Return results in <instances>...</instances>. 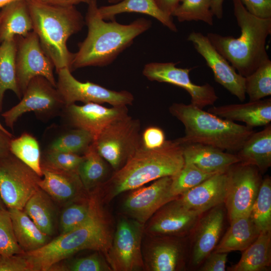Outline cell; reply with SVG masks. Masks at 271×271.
Masks as SVG:
<instances>
[{
	"instance_id": "obj_35",
	"label": "cell",
	"mask_w": 271,
	"mask_h": 271,
	"mask_svg": "<svg viewBox=\"0 0 271 271\" xmlns=\"http://www.w3.org/2000/svg\"><path fill=\"white\" fill-rule=\"evenodd\" d=\"M10 152L40 177H42L40 147L35 137L25 132L19 137L12 139Z\"/></svg>"
},
{
	"instance_id": "obj_45",
	"label": "cell",
	"mask_w": 271,
	"mask_h": 271,
	"mask_svg": "<svg viewBox=\"0 0 271 271\" xmlns=\"http://www.w3.org/2000/svg\"><path fill=\"white\" fill-rule=\"evenodd\" d=\"M166 141L164 131L157 126L148 127L141 135V146L148 150L160 148Z\"/></svg>"
},
{
	"instance_id": "obj_15",
	"label": "cell",
	"mask_w": 271,
	"mask_h": 271,
	"mask_svg": "<svg viewBox=\"0 0 271 271\" xmlns=\"http://www.w3.org/2000/svg\"><path fill=\"white\" fill-rule=\"evenodd\" d=\"M187 39L204 59L213 73L215 80L239 101H244L246 94L245 77L237 73L235 68L213 47L206 36L193 31Z\"/></svg>"
},
{
	"instance_id": "obj_5",
	"label": "cell",
	"mask_w": 271,
	"mask_h": 271,
	"mask_svg": "<svg viewBox=\"0 0 271 271\" xmlns=\"http://www.w3.org/2000/svg\"><path fill=\"white\" fill-rule=\"evenodd\" d=\"M169 112L184 126L185 135L177 139L182 144L199 143L237 153L255 131L252 127L220 117L191 103H174Z\"/></svg>"
},
{
	"instance_id": "obj_34",
	"label": "cell",
	"mask_w": 271,
	"mask_h": 271,
	"mask_svg": "<svg viewBox=\"0 0 271 271\" xmlns=\"http://www.w3.org/2000/svg\"><path fill=\"white\" fill-rule=\"evenodd\" d=\"M77 170L84 188L89 190L96 186L106 173L103 158L98 153L94 142L83 155Z\"/></svg>"
},
{
	"instance_id": "obj_18",
	"label": "cell",
	"mask_w": 271,
	"mask_h": 271,
	"mask_svg": "<svg viewBox=\"0 0 271 271\" xmlns=\"http://www.w3.org/2000/svg\"><path fill=\"white\" fill-rule=\"evenodd\" d=\"M157 211L149 227V230L156 235L187 233L197 223L201 215L186 207L178 198L167 203Z\"/></svg>"
},
{
	"instance_id": "obj_6",
	"label": "cell",
	"mask_w": 271,
	"mask_h": 271,
	"mask_svg": "<svg viewBox=\"0 0 271 271\" xmlns=\"http://www.w3.org/2000/svg\"><path fill=\"white\" fill-rule=\"evenodd\" d=\"M103 215L99 210L85 224L61 233L42 247L24 254L34 271H48L54 265L78 251L93 249L106 255L111 238Z\"/></svg>"
},
{
	"instance_id": "obj_29",
	"label": "cell",
	"mask_w": 271,
	"mask_h": 271,
	"mask_svg": "<svg viewBox=\"0 0 271 271\" xmlns=\"http://www.w3.org/2000/svg\"><path fill=\"white\" fill-rule=\"evenodd\" d=\"M271 262V230L260 232L255 241L243 250L232 271H261L268 268Z\"/></svg>"
},
{
	"instance_id": "obj_36",
	"label": "cell",
	"mask_w": 271,
	"mask_h": 271,
	"mask_svg": "<svg viewBox=\"0 0 271 271\" xmlns=\"http://www.w3.org/2000/svg\"><path fill=\"white\" fill-rule=\"evenodd\" d=\"M250 216L260 232L271 230V180L268 176L261 181Z\"/></svg>"
},
{
	"instance_id": "obj_41",
	"label": "cell",
	"mask_w": 271,
	"mask_h": 271,
	"mask_svg": "<svg viewBox=\"0 0 271 271\" xmlns=\"http://www.w3.org/2000/svg\"><path fill=\"white\" fill-rule=\"evenodd\" d=\"M83 159V156L78 154L48 150L43 157V161L41 162V168L77 172Z\"/></svg>"
},
{
	"instance_id": "obj_33",
	"label": "cell",
	"mask_w": 271,
	"mask_h": 271,
	"mask_svg": "<svg viewBox=\"0 0 271 271\" xmlns=\"http://www.w3.org/2000/svg\"><path fill=\"white\" fill-rule=\"evenodd\" d=\"M181 249L176 242L161 240L151 248L149 255V265L153 271L177 270L181 258Z\"/></svg>"
},
{
	"instance_id": "obj_16",
	"label": "cell",
	"mask_w": 271,
	"mask_h": 271,
	"mask_svg": "<svg viewBox=\"0 0 271 271\" xmlns=\"http://www.w3.org/2000/svg\"><path fill=\"white\" fill-rule=\"evenodd\" d=\"M173 177L158 179L151 185L133 190L123 203V209L135 220L143 224L158 210L179 197L171 190Z\"/></svg>"
},
{
	"instance_id": "obj_7",
	"label": "cell",
	"mask_w": 271,
	"mask_h": 271,
	"mask_svg": "<svg viewBox=\"0 0 271 271\" xmlns=\"http://www.w3.org/2000/svg\"><path fill=\"white\" fill-rule=\"evenodd\" d=\"M140 128V120L128 115L112 122L94 141L98 153L117 170L141 147Z\"/></svg>"
},
{
	"instance_id": "obj_51",
	"label": "cell",
	"mask_w": 271,
	"mask_h": 271,
	"mask_svg": "<svg viewBox=\"0 0 271 271\" xmlns=\"http://www.w3.org/2000/svg\"><path fill=\"white\" fill-rule=\"evenodd\" d=\"M224 0H212L211 11L213 15L218 19L223 17V3Z\"/></svg>"
},
{
	"instance_id": "obj_22",
	"label": "cell",
	"mask_w": 271,
	"mask_h": 271,
	"mask_svg": "<svg viewBox=\"0 0 271 271\" xmlns=\"http://www.w3.org/2000/svg\"><path fill=\"white\" fill-rule=\"evenodd\" d=\"M207 111L230 121L244 122L252 128L266 126L271 121V99L214 106L209 108Z\"/></svg>"
},
{
	"instance_id": "obj_11",
	"label": "cell",
	"mask_w": 271,
	"mask_h": 271,
	"mask_svg": "<svg viewBox=\"0 0 271 271\" xmlns=\"http://www.w3.org/2000/svg\"><path fill=\"white\" fill-rule=\"evenodd\" d=\"M16 63L17 83L22 96L29 82L36 76L46 78L56 87L53 63L33 31L25 36L17 37Z\"/></svg>"
},
{
	"instance_id": "obj_1",
	"label": "cell",
	"mask_w": 271,
	"mask_h": 271,
	"mask_svg": "<svg viewBox=\"0 0 271 271\" xmlns=\"http://www.w3.org/2000/svg\"><path fill=\"white\" fill-rule=\"evenodd\" d=\"M87 5L84 21L88 33L74 53L71 71L85 67H103L111 64L136 37L152 26L150 20L144 18L126 25L119 24L115 20L106 22L99 14L96 0H91Z\"/></svg>"
},
{
	"instance_id": "obj_9",
	"label": "cell",
	"mask_w": 271,
	"mask_h": 271,
	"mask_svg": "<svg viewBox=\"0 0 271 271\" xmlns=\"http://www.w3.org/2000/svg\"><path fill=\"white\" fill-rule=\"evenodd\" d=\"M226 173L224 203L230 220L250 214L262 181L260 172L256 167L240 162L230 166Z\"/></svg>"
},
{
	"instance_id": "obj_43",
	"label": "cell",
	"mask_w": 271,
	"mask_h": 271,
	"mask_svg": "<svg viewBox=\"0 0 271 271\" xmlns=\"http://www.w3.org/2000/svg\"><path fill=\"white\" fill-rule=\"evenodd\" d=\"M108 268L97 254L76 259L73 261L65 270L101 271Z\"/></svg>"
},
{
	"instance_id": "obj_46",
	"label": "cell",
	"mask_w": 271,
	"mask_h": 271,
	"mask_svg": "<svg viewBox=\"0 0 271 271\" xmlns=\"http://www.w3.org/2000/svg\"><path fill=\"white\" fill-rule=\"evenodd\" d=\"M251 14L261 18H271V0H240Z\"/></svg>"
},
{
	"instance_id": "obj_23",
	"label": "cell",
	"mask_w": 271,
	"mask_h": 271,
	"mask_svg": "<svg viewBox=\"0 0 271 271\" xmlns=\"http://www.w3.org/2000/svg\"><path fill=\"white\" fill-rule=\"evenodd\" d=\"M43 179L40 188L53 200L65 203L74 200L84 188L77 172H66L42 168Z\"/></svg>"
},
{
	"instance_id": "obj_38",
	"label": "cell",
	"mask_w": 271,
	"mask_h": 271,
	"mask_svg": "<svg viewBox=\"0 0 271 271\" xmlns=\"http://www.w3.org/2000/svg\"><path fill=\"white\" fill-rule=\"evenodd\" d=\"M211 4L212 0H180L172 16L176 17L180 22L201 21L212 26Z\"/></svg>"
},
{
	"instance_id": "obj_54",
	"label": "cell",
	"mask_w": 271,
	"mask_h": 271,
	"mask_svg": "<svg viewBox=\"0 0 271 271\" xmlns=\"http://www.w3.org/2000/svg\"><path fill=\"white\" fill-rule=\"evenodd\" d=\"M122 0H108V2L109 4H113L117 3H118Z\"/></svg>"
},
{
	"instance_id": "obj_10",
	"label": "cell",
	"mask_w": 271,
	"mask_h": 271,
	"mask_svg": "<svg viewBox=\"0 0 271 271\" xmlns=\"http://www.w3.org/2000/svg\"><path fill=\"white\" fill-rule=\"evenodd\" d=\"M57 73L56 88L65 106L76 101L107 103L112 106H122L131 105L134 100L132 94L127 91H117L93 82L79 81L73 77L69 68H61Z\"/></svg>"
},
{
	"instance_id": "obj_32",
	"label": "cell",
	"mask_w": 271,
	"mask_h": 271,
	"mask_svg": "<svg viewBox=\"0 0 271 271\" xmlns=\"http://www.w3.org/2000/svg\"><path fill=\"white\" fill-rule=\"evenodd\" d=\"M100 210L93 198L71 203L63 210L60 218L61 233L71 231L85 224Z\"/></svg>"
},
{
	"instance_id": "obj_55",
	"label": "cell",
	"mask_w": 271,
	"mask_h": 271,
	"mask_svg": "<svg viewBox=\"0 0 271 271\" xmlns=\"http://www.w3.org/2000/svg\"><path fill=\"white\" fill-rule=\"evenodd\" d=\"M0 208H5L6 206L5 205L4 203H3L1 196H0Z\"/></svg>"
},
{
	"instance_id": "obj_50",
	"label": "cell",
	"mask_w": 271,
	"mask_h": 271,
	"mask_svg": "<svg viewBox=\"0 0 271 271\" xmlns=\"http://www.w3.org/2000/svg\"><path fill=\"white\" fill-rule=\"evenodd\" d=\"M52 5L63 7L75 6V5L85 3L88 4L91 0H40Z\"/></svg>"
},
{
	"instance_id": "obj_17",
	"label": "cell",
	"mask_w": 271,
	"mask_h": 271,
	"mask_svg": "<svg viewBox=\"0 0 271 271\" xmlns=\"http://www.w3.org/2000/svg\"><path fill=\"white\" fill-rule=\"evenodd\" d=\"M65 107L71 125L90 133L94 141L108 124L128 115L127 106L107 108L100 104L89 102L82 105L74 103Z\"/></svg>"
},
{
	"instance_id": "obj_19",
	"label": "cell",
	"mask_w": 271,
	"mask_h": 271,
	"mask_svg": "<svg viewBox=\"0 0 271 271\" xmlns=\"http://www.w3.org/2000/svg\"><path fill=\"white\" fill-rule=\"evenodd\" d=\"M226 171L213 175L180 195L178 200L187 208L200 214L222 204L226 194Z\"/></svg>"
},
{
	"instance_id": "obj_2",
	"label": "cell",
	"mask_w": 271,
	"mask_h": 271,
	"mask_svg": "<svg viewBox=\"0 0 271 271\" xmlns=\"http://www.w3.org/2000/svg\"><path fill=\"white\" fill-rule=\"evenodd\" d=\"M240 35L237 38L209 33L206 36L216 50L240 75L246 77L269 59L266 41L271 33V18L250 13L240 0H232Z\"/></svg>"
},
{
	"instance_id": "obj_31",
	"label": "cell",
	"mask_w": 271,
	"mask_h": 271,
	"mask_svg": "<svg viewBox=\"0 0 271 271\" xmlns=\"http://www.w3.org/2000/svg\"><path fill=\"white\" fill-rule=\"evenodd\" d=\"M17 37L0 44V112L3 110L4 96L7 90H12L19 98L22 96L17 80Z\"/></svg>"
},
{
	"instance_id": "obj_12",
	"label": "cell",
	"mask_w": 271,
	"mask_h": 271,
	"mask_svg": "<svg viewBox=\"0 0 271 271\" xmlns=\"http://www.w3.org/2000/svg\"><path fill=\"white\" fill-rule=\"evenodd\" d=\"M65 106L57 88L46 78L39 76L29 82L21 101L2 116L6 125L13 129L16 121L25 113L34 111L50 115Z\"/></svg>"
},
{
	"instance_id": "obj_52",
	"label": "cell",
	"mask_w": 271,
	"mask_h": 271,
	"mask_svg": "<svg viewBox=\"0 0 271 271\" xmlns=\"http://www.w3.org/2000/svg\"><path fill=\"white\" fill-rule=\"evenodd\" d=\"M18 0H0V10L6 5Z\"/></svg>"
},
{
	"instance_id": "obj_44",
	"label": "cell",
	"mask_w": 271,
	"mask_h": 271,
	"mask_svg": "<svg viewBox=\"0 0 271 271\" xmlns=\"http://www.w3.org/2000/svg\"><path fill=\"white\" fill-rule=\"evenodd\" d=\"M0 271H34L24 254L0 255Z\"/></svg>"
},
{
	"instance_id": "obj_20",
	"label": "cell",
	"mask_w": 271,
	"mask_h": 271,
	"mask_svg": "<svg viewBox=\"0 0 271 271\" xmlns=\"http://www.w3.org/2000/svg\"><path fill=\"white\" fill-rule=\"evenodd\" d=\"M224 214L220 205L209 210L198 222L192 251V263L199 264L214 249L222 230Z\"/></svg>"
},
{
	"instance_id": "obj_14",
	"label": "cell",
	"mask_w": 271,
	"mask_h": 271,
	"mask_svg": "<svg viewBox=\"0 0 271 271\" xmlns=\"http://www.w3.org/2000/svg\"><path fill=\"white\" fill-rule=\"evenodd\" d=\"M142 224L122 218L117 224L107 259L115 270L131 271L144 265L141 242Z\"/></svg>"
},
{
	"instance_id": "obj_8",
	"label": "cell",
	"mask_w": 271,
	"mask_h": 271,
	"mask_svg": "<svg viewBox=\"0 0 271 271\" xmlns=\"http://www.w3.org/2000/svg\"><path fill=\"white\" fill-rule=\"evenodd\" d=\"M40 177L12 153L0 159V196L8 209L23 210L40 188Z\"/></svg>"
},
{
	"instance_id": "obj_26",
	"label": "cell",
	"mask_w": 271,
	"mask_h": 271,
	"mask_svg": "<svg viewBox=\"0 0 271 271\" xmlns=\"http://www.w3.org/2000/svg\"><path fill=\"white\" fill-rule=\"evenodd\" d=\"M98 12L105 21L114 20L116 15L124 13L145 14L157 19L172 31H178L172 17L163 12L155 0H122L111 5L98 7Z\"/></svg>"
},
{
	"instance_id": "obj_3",
	"label": "cell",
	"mask_w": 271,
	"mask_h": 271,
	"mask_svg": "<svg viewBox=\"0 0 271 271\" xmlns=\"http://www.w3.org/2000/svg\"><path fill=\"white\" fill-rule=\"evenodd\" d=\"M183 149L178 139L166 140L156 149L148 150L141 146L106 183L105 198L110 200L151 181L175 176L185 163Z\"/></svg>"
},
{
	"instance_id": "obj_28",
	"label": "cell",
	"mask_w": 271,
	"mask_h": 271,
	"mask_svg": "<svg viewBox=\"0 0 271 271\" xmlns=\"http://www.w3.org/2000/svg\"><path fill=\"white\" fill-rule=\"evenodd\" d=\"M8 210L16 238L25 252L35 250L49 241V236L41 231L23 210Z\"/></svg>"
},
{
	"instance_id": "obj_48",
	"label": "cell",
	"mask_w": 271,
	"mask_h": 271,
	"mask_svg": "<svg viewBox=\"0 0 271 271\" xmlns=\"http://www.w3.org/2000/svg\"><path fill=\"white\" fill-rule=\"evenodd\" d=\"M12 137V134L7 133L0 129V159L11 153L10 143Z\"/></svg>"
},
{
	"instance_id": "obj_30",
	"label": "cell",
	"mask_w": 271,
	"mask_h": 271,
	"mask_svg": "<svg viewBox=\"0 0 271 271\" xmlns=\"http://www.w3.org/2000/svg\"><path fill=\"white\" fill-rule=\"evenodd\" d=\"M51 197L40 188L27 201L23 210L43 233L52 235L55 230L56 209Z\"/></svg>"
},
{
	"instance_id": "obj_47",
	"label": "cell",
	"mask_w": 271,
	"mask_h": 271,
	"mask_svg": "<svg viewBox=\"0 0 271 271\" xmlns=\"http://www.w3.org/2000/svg\"><path fill=\"white\" fill-rule=\"evenodd\" d=\"M228 253L212 251L205 258L200 270L201 271L225 270Z\"/></svg>"
},
{
	"instance_id": "obj_21",
	"label": "cell",
	"mask_w": 271,
	"mask_h": 271,
	"mask_svg": "<svg viewBox=\"0 0 271 271\" xmlns=\"http://www.w3.org/2000/svg\"><path fill=\"white\" fill-rule=\"evenodd\" d=\"M183 145L185 162H189L204 172H224L240 160L236 154L225 152L219 148L199 143Z\"/></svg>"
},
{
	"instance_id": "obj_42",
	"label": "cell",
	"mask_w": 271,
	"mask_h": 271,
	"mask_svg": "<svg viewBox=\"0 0 271 271\" xmlns=\"http://www.w3.org/2000/svg\"><path fill=\"white\" fill-rule=\"evenodd\" d=\"M24 253L16 238L8 210L6 208H0V255H11Z\"/></svg>"
},
{
	"instance_id": "obj_24",
	"label": "cell",
	"mask_w": 271,
	"mask_h": 271,
	"mask_svg": "<svg viewBox=\"0 0 271 271\" xmlns=\"http://www.w3.org/2000/svg\"><path fill=\"white\" fill-rule=\"evenodd\" d=\"M33 29L27 0L15 1L0 10V44L16 37L25 36Z\"/></svg>"
},
{
	"instance_id": "obj_53",
	"label": "cell",
	"mask_w": 271,
	"mask_h": 271,
	"mask_svg": "<svg viewBox=\"0 0 271 271\" xmlns=\"http://www.w3.org/2000/svg\"><path fill=\"white\" fill-rule=\"evenodd\" d=\"M0 129L2 130V131L7 133H9V134H11L8 130H7L3 125L2 124H1V123L0 122Z\"/></svg>"
},
{
	"instance_id": "obj_25",
	"label": "cell",
	"mask_w": 271,
	"mask_h": 271,
	"mask_svg": "<svg viewBox=\"0 0 271 271\" xmlns=\"http://www.w3.org/2000/svg\"><path fill=\"white\" fill-rule=\"evenodd\" d=\"M240 162L256 167L263 173L271 166V125L254 131L236 153Z\"/></svg>"
},
{
	"instance_id": "obj_27",
	"label": "cell",
	"mask_w": 271,
	"mask_h": 271,
	"mask_svg": "<svg viewBox=\"0 0 271 271\" xmlns=\"http://www.w3.org/2000/svg\"><path fill=\"white\" fill-rule=\"evenodd\" d=\"M230 222V227L215 247L214 252L243 251L255 241L260 233L250 214L235 218Z\"/></svg>"
},
{
	"instance_id": "obj_4",
	"label": "cell",
	"mask_w": 271,
	"mask_h": 271,
	"mask_svg": "<svg viewBox=\"0 0 271 271\" xmlns=\"http://www.w3.org/2000/svg\"><path fill=\"white\" fill-rule=\"evenodd\" d=\"M27 1L33 31L56 72L65 67L71 71L74 53L68 50L67 43L72 35L83 27L85 21L82 14L75 6H60L40 0Z\"/></svg>"
},
{
	"instance_id": "obj_39",
	"label": "cell",
	"mask_w": 271,
	"mask_h": 271,
	"mask_svg": "<svg viewBox=\"0 0 271 271\" xmlns=\"http://www.w3.org/2000/svg\"><path fill=\"white\" fill-rule=\"evenodd\" d=\"M245 92L249 101L271 95V61L268 59L249 75L245 77Z\"/></svg>"
},
{
	"instance_id": "obj_40",
	"label": "cell",
	"mask_w": 271,
	"mask_h": 271,
	"mask_svg": "<svg viewBox=\"0 0 271 271\" xmlns=\"http://www.w3.org/2000/svg\"><path fill=\"white\" fill-rule=\"evenodd\" d=\"M215 174L204 172L193 164L185 162L182 169L173 176L172 192L175 196L179 197Z\"/></svg>"
},
{
	"instance_id": "obj_49",
	"label": "cell",
	"mask_w": 271,
	"mask_h": 271,
	"mask_svg": "<svg viewBox=\"0 0 271 271\" xmlns=\"http://www.w3.org/2000/svg\"><path fill=\"white\" fill-rule=\"evenodd\" d=\"M158 6L166 15H172L178 6L180 0H155Z\"/></svg>"
},
{
	"instance_id": "obj_13",
	"label": "cell",
	"mask_w": 271,
	"mask_h": 271,
	"mask_svg": "<svg viewBox=\"0 0 271 271\" xmlns=\"http://www.w3.org/2000/svg\"><path fill=\"white\" fill-rule=\"evenodd\" d=\"M179 62H151L146 64L143 75L149 80L174 85L185 90L191 96V104L201 109L213 105L218 99L214 87L207 83L195 84L190 78L192 68H178Z\"/></svg>"
},
{
	"instance_id": "obj_37",
	"label": "cell",
	"mask_w": 271,
	"mask_h": 271,
	"mask_svg": "<svg viewBox=\"0 0 271 271\" xmlns=\"http://www.w3.org/2000/svg\"><path fill=\"white\" fill-rule=\"evenodd\" d=\"M93 142L94 138L90 133L76 128L56 138L50 145L48 150L84 154Z\"/></svg>"
}]
</instances>
